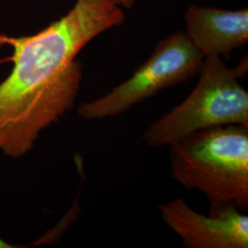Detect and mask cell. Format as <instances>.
Masks as SVG:
<instances>
[{
	"mask_svg": "<svg viewBox=\"0 0 248 248\" xmlns=\"http://www.w3.org/2000/svg\"><path fill=\"white\" fill-rule=\"evenodd\" d=\"M159 211L184 248H248V217L233 205L212 207L211 214L204 215L182 199H175L160 205Z\"/></svg>",
	"mask_w": 248,
	"mask_h": 248,
	"instance_id": "cell-5",
	"label": "cell"
},
{
	"mask_svg": "<svg viewBox=\"0 0 248 248\" xmlns=\"http://www.w3.org/2000/svg\"><path fill=\"white\" fill-rule=\"evenodd\" d=\"M122 9L108 0H76L71 10L35 34L0 35L13 49V67L0 84V150L18 158L40 133L75 105L82 80L78 53L122 24Z\"/></svg>",
	"mask_w": 248,
	"mask_h": 248,
	"instance_id": "cell-1",
	"label": "cell"
},
{
	"mask_svg": "<svg viewBox=\"0 0 248 248\" xmlns=\"http://www.w3.org/2000/svg\"><path fill=\"white\" fill-rule=\"evenodd\" d=\"M113 4H115L117 6H123L126 9H131L135 3V0H108Z\"/></svg>",
	"mask_w": 248,
	"mask_h": 248,
	"instance_id": "cell-7",
	"label": "cell"
},
{
	"mask_svg": "<svg viewBox=\"0 0 248 248\" xmlns=\"http://www.w3.org/2000/svg\"><path fill=\"white\" fill-rule=\"evenodd\" d=\"M185 19V33L204 57L223 55L229 58L232 50L248 43L247 9L230 11L190 7Z\"/></svg>",
	"mask_w": 248,
	"mask_h": 248,
	"instance_id": "cell-6",
	"label": "cell"
},
{
	"mask_svg": "<svg viewBox=\"0 0 248 248\" xmlns=\"http://www.w3.org/2000/svg\"><path fill=\"white\" fill-rule=\"evenodd\" d=\"M247 61L228 67L219 55L204 57L195 89L180 104L151 124L142 139L148 146H169L191 133L224 125L248 127V92L238 82Z\"/></svg>",
	"mask_w": 248,
	"mask_h": 248,
	"instance_id": "cell-3",
	"label": "cell"
},
{
	"mask_svg": "<svg viewBox=\"0 0 248 248\" xmlns=\"http://www.w3.org/2000/svg\"><path fill=\"white\" fill-rule=\"evenodd\" d=\"M204 56L185 32L177 31L159 42L150 57L129 79L106 95L84 103L78 113L85 120L121 115L159 91L176 86L198 74Z\"/></svg>",
	"mask_w": 248,
	"mask_h": 248,
	"instance_id": "cell-4",
	"label": "cell"
},
{
	"mask_svg": "<svg viewBox=\"0 0 248 248\" xmlns=\"http://www.w3.org/2000/svg\"><path fill=\"white\" fill-rule=\"evenodd\" d=\"M171 175L212 207L248 208V127L224 125L191 133L169 145Z\"/></svg>",
	"mask_w": 248,
	"mask_h": 248,
	"instance_id": "cell-2",
	"label": "cell"
},
{
	"mask_svg": "<svg viewBox=\"0 0 248 248\" xmlns=\"http://www.w3.org/2000/svg\"><path fill=\"white\" fill-rule=\"evenodd\" d=\"M13 248L12 246H10L9 244L8 243H6L5 241H3V240L0 238V248Z\"/></svg>",
	"mask_w": 248,
	"mask_h": 248,
	"instance_id": "cell-8",
	"label": "cell"
}]
</instances>
